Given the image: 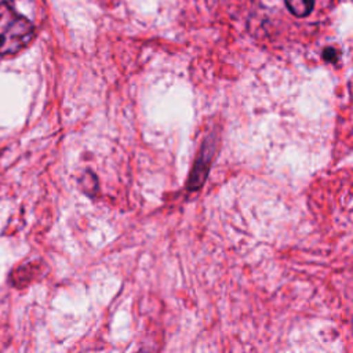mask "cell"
Masks as SVG:
<instances>
[{"instance_id":"obj_1","label":"cell","mask_w":353,"mask_h":353,"mask_svg":"<svg viewBox=\"0 0 353 353\" xmlns=\"http://www.w3.org/2000/svg\"><path fill=\"white\" fill-rule=\"evenodd\" d=\"M33 36V23L8 3H0V57L19 52L28 47Z\"/></svg>"},{"instance_id":"obj_2","label":"cell","mask_w":353,"mask_h":353,"mask_svg":"<svg viewBox=\"0 0 353 353\" xmlns=\"http://www.w3.org/2000/svg\"><path fill=\"white\" fill-rule=\"evenodd\" d=\"M212 154H214V142L208 137V139L203 143V146L200 149V153L197 156V160L194 163V167L190 172V178H189V182H188L189 190L199 189L203 185V182L205 181L208 170H210Z\"/></svg>"},{"instance_id":"obj_3","label":"cell","mask_w":353,"mask_h":353,"mask_svg":"<svg viewBox=\"0 0 353 353\" xmlns=\"http://www.w3.org/2000/svg\"><path fill=\"white\" fill-rule=\"evenodd\" d=\"M284 1L290 12L299 18L307 17L312 12L314 6V0H284Z\"/></svg>"},{"instance_id":"obj_4","label":"cell","mask_w":353,"mask_h":353,"mask_svg":"<svg viewBox=\"0 0 353 353\" xmlns=\"http://www.w3.org/2000/svg\"><path fill=\"white\" fill-rule=\"evenodd\" d=\"M323 57H324V59H325V61H328V62H334V61L336 59V51H335V48L327 47V48L324 50V52H323Z\"/></svg>"}]
</instances>
